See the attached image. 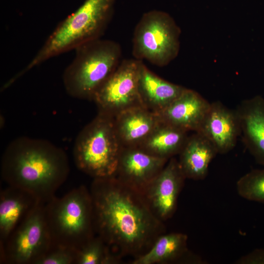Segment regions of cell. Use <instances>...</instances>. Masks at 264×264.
Returning a JSON list of instances; mask_svg holds the SVG:
<instances>
[{"label": "cell", "mask_w": 264, "mask_h": 264, "mask_svg": "<svg viewBox=\"0 0 264 264\" xmlns=\"http://www.w3.org/2000/svg\"><path fill=\"white\" fill-rule=\"evenodd\" d=\"M115 0H86L61 22L31 61L13 78L16 81L46 61L101 38L111 18Z\"/></svg>", "instance_id": "cell-3"}, {"label": "cell", "mask_w": 264, "mask_h": 264, "mask_svg": "<svg viewBox=\"0 0 264 264\" xmlns=\"http://www.w3.org/2000/svg\"><path fill=\"white\" fill-rule=\"evenodd\" d=\"M142 62L135 59L120 62L94 96L98 112L114 117L129 108L143 106L138 91Z\"/></svg>", "instance_id": "cell-9"}, {"label": "cell", "mask_w": 264, "mask_h": 264, "mask_svg": "<svg viewBox=\"0 0 264 264\" xmlns=\"http://www.w3.org/2000/svg\"><path fill=\"white\" fill-rule=\"evenodd\" d=\"M159 121L156 113L142 106L129 108L114 117L116 132L123 147H139Z\"/></svg>", "instance_id": "cell-17"}, {"label": "cell", "mask_w": 264, "mask_h": 264, "mask_svg": "<svg viewBox=\"0 0 264 264\" xmlns=\"http://www.w3.org/2000/svg\"><path fill=\"white\" fill-rule=\"evenodd\" d=\"M41 203L0 244V264H36L52 241Z\"/></svg>", "instance_id": "cell-8"}, {"label": "cell", "mask_w": 264, "mask_h": 264, "mask_svg": "<svg viewBox=\"0 0 264 264\" xmlns=\"http://www.w3.org/2000/svg\"><path fill=\"white\" fill-rule=\"evenodd\" d=\"M186 178L178 160L173 157L142 193L153 213L163 221L175 213Z\"/></svg>", "instance_id": "cell-10"}, {"label": "cell", "mask_w": 264, "mask_h": 264, "mask_svg": "<svg viewBox=\"0 0 264 264\" xmlns=\"http://www.w3.org/2000/svg\"><path fill=\"white\" fill-rule=\"evenodd\" d=\"M69 173L65 151L44 139L20 137L9 144L2 156L3 180L29 192L44 203L55 196Z\"/></svg>", "instance_id": "cell-2"}, {"label": "cell", "mask_w": 264, "mask_h": 264, "mask_svg": "<svg viewBox=\"0 0 264 264\" xmlns=\"http://www.w3.org/2000/svg\"><path fill=\"white\" fill-rule=\"evenodd\" d=\"M186 88L170 83L156 75L141 63L138 91L144 107L157 113L177 98Z\"/></svg>", "instance_id": "cell-18"}, {"label": "cell", "mask_w": 264, "mask_h": 264, "mask_svg": "<svg viewBox=\"0 0 264 264\" xmlns=\"http://www.w3.org/2000/svg\"><path fill=\"white\" fill-rule=\"evenodd\" d=\"M210 105L199 93L185 88L168 106L156 113L161 122L187 132H198Z\"/></svg>", "instance_id": "cell-13"}, {"label": "cell", "mask_w": 264, "mask_h": 264, "mask_svg": "<svg viewBox=\"0 0 264 264\" xmlns=\"http://www.w3.org/2000/svg\"><path fill=\"white\" fill-rule=\"evenodd\" d=\"M74 50V57L63 73L65 88L72 97L92 101L121 61L120 45L115 41L100 38Z\"/></svg>", "instance_id": "cell-4"}, {"label": "cell", "mask_w": 264, "mask_h": 264, "mask_svg": "<svg viewBox=\"0 0 264 264\" xmlns=\"http://www.w3.org/2000/svg\"><path fill=\"white\" fill-rule=\"evenodd\" d=\"M42 202L35 195L12 186L0 193V244Z\"/></svg>", "instance_id": "cell-16"}, {"label": "cell", "mask_w": 264, "mask_h": 264, "mask_svg": "<svg viewBox=\"0 0 264 264\" xmlns=\"http://www.w3.org/2000/svg\"><path fill=\"white\" fill-rule=\"evenodd\" d=\"M240 136L249 152L264 167V98L256 95L242 101L236 110Z\"/></svg>", "instance_id": "cell-15"}, {"label": "cell", "mask_w": 264, "mask_h": 264, "mask_svg": "<svg viewBox=\"0 0 264 264\" xmlns=\"http://www.w3.org/2000/svg\"><path fill=\"white\" fill-rule=\"evenodd\" d=\"M180 34L179 27L168 13L158 10L148 11L135 27L132 55L138 60L165 66L178 54Z\"/></svg>", "instance_id": "cell-7"}, {"label": "cell", "mask_w": 264, "mask_h": 264, "mask_svg": "<svg viewBox=\"0 0 264 264\" xmlns=\"http://www.w3.org/2000/svg\"><path fill=\"white\" fill-rule=\"evenodd\" d=\"M236 264H264V248L256 249L242 256L235 262Z\"/></svg>", "instance_id": "cell-24"}, {"label": "cell", "mask_w": 264, "mask_h": 264, "mask_svg": "<svg viewBox=\"0 0 264 264\" xmlns=\"http://www.w3.org/2000/svg\"><path fill=\"white\" fill-rule=\"evenodd\" d=\"M238 194L250 201L264 202V168L246 173L237 181Z\"/></svg>", "instance_id": "cell-22"}, {"label": "cell", "mask_w": 264, "mask_h": 264, "mask_svg": "<svg viewBox=\"0 0 264 264\" xmlns=\"http://www.w3.org/2000/svg\"><path fill=\"white\" fill-rule=\"evenodd\" d=\"M188 236L182 233L160 235L144 254L134 258L132 264H204L200 256L189 250Z\"/></svg>", "instance_id": "cell-14"}, {"label": "cell", "mask_w": 264, "mask_h": 264, "mask_svg": "<svg viewBox=\"0 0 264 264\" xmlns=\"http://www.w3.org/2000/svg\"><path fill=\"white\" fill-rule=\"evenodd\" d=\"M77 252L72 248L52 244L36 264H75Z\"/></svg>", "instance_id": "cell-23"}, {"label": "cell", "mask_w": 264, "mask_h": 264, "mask_svg": "<svg viewBox=\"0 0 264 264\" xmlns=\"http://www.w3.org/2000/svg\"><path fill=\"white\" fill-rule=\"evenodd\" d=\"M52 244L78 250L95 235L90 191L82 185L44 203Z\"/></svg>", "instance_id": "cell-5"}, {"label": "cell", "mask_w": 264, "mask_h": 264, "mask_svg": "<svg viewBox=\"0 0 264 264\" xmlns=\"http://www.w3.org/2000/svg\"><path fill=\"white\" fill-rule=\"evenodd\" d=\"M168 160L151 154L139 147H123L114 176L142 194Z\"/></svg>", "instance_id": "cell-11"}, {"label": "cell", "mask_w": 264, "mask_h": 264, "mask_svg": "<svg viewBox=\"0 0 264 264\" xmlns=\"http://www.w3.org/2000/svg\"><path fill=\"white\" fill-rule=\"evenodd\" d=\"M217 154L205 136L195 132L188 136L178 160L186 178L202 180L207 176L209 164Z\"/></svg>", "instance_id": "cell-19"}, {"label": "cell", "mask_w": 264, "mask_h": 264, "mask_svg": "<svg viewBox=\"0 0 264 264\" xmlns=\"http://www.w3.org/2000/svg\"><path fill=\"white\" fill-rule=\"evenodd\" d=\"M89 191L95 234L120 257L144 254L165 233L143 195L115 176L94 178Z\"/></svg>", "instance_id": "cell-1"}, {"label": "cell", "mask_w": 264, "mask_h": 264, "mask_svg": "<svg viewBox=\"0 0 264 264\" xmlns=\"http://www.w3.org/2000/svg\"><path fill=\"white\" fill-rule=\"evenodd\" d=\"M205 136L218 154L232 150L240 136V126L236 110H231L218 101L211 103L209 111L197 132Z\"/></svg>", "instance_id": "cell-12"}, {"label": "cell", "mask_w": 264, "mask_h": 264, "mask_svg": "<svg viewBox=\"0 0 264 264\" xmlns=\"http://www.w3.org/2000/svg\"><path fill=\"white\" fill-rule=\"evenodd\" d=\"M122 148L114 117L98 112L76 137L73 149L74 163L93 179L114 176Z\"/></svg>", "instance_id": "cell-6"}, {"label": "cell", "mask_w": 264, "mask_h": 264, "mask_svg": "<svg viewBox=\"0 0 264 264\" xmlns=\"http://www.w3.org/2000/svg\"><path fill=\"white\" fill-rule=\"evenodd\" d=\"M187 132L159 121L139 147L155 156L169 159L180 153L188 137Z\"/></svg>", "instance_id": "cell-20"}, {"label": "cell", "mask_w": 264, "mask_h": 264, "mask_svg": "<svg viewBox=\"0 0 264 264\" xmlns=\"http://www.w3.org/2000/svg\"><path fill=\"white\" fill-rule=\"evenodd\" d=\"M121 258L96 235L77 250L75 264H115Z\"/></svg>", "instance_id": "cell-21"}]
</instances>
